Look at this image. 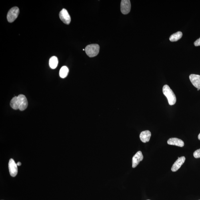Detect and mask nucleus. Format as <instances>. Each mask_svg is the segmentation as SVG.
I'll use <instances>...</instances> for the list:
<instances>
[{
	"instance_id": "nucleus-1",
	"label": "nucleus",
	"mask_w": 200,
	"mask_h": 200,
	"mask_svg": "<svg viewBox=\"0 0 200 200\" xmlns=\"http://www.w3.org/2000/svg\"><path fill=\"white\" fill-rule=\"evenodd\" d=\"M162 91L163 94L168 99L169 105H175L176 101H177V98H176L175 93L170 88L169 86L167 85L164 86L163 87Z\"/></svg>"
},
{
	"instance_id": "nucleus-13",
	"label": "nucleus",
	"mask_w": 200,
	"mask_h": 200,
	"mask_svg": "<svg viewBox=\"0 0 200 200\" xmlns=\"http://www.w3.org/2000/svg\"><path fill=\"white\" fill-rule=\"evenodd\" d=\"M58 64V58L55 56H53L50 59L49 65L50 67L52 69H55L57 67Z\"/></svg>"
},
{
	"instance_id": "nucleus-3",
	"label": "nucleus",
	"mask_w": 200,
	"mask_h": 200,
	"mask_svg": "<svg viewBox=\"0 0 200 200\" xmlns=\"http://www.w3.org/2000/svg\"><path fill=\"white\" fill-rule=\"evenodd\" d=\"M19 13V9L17 7H14L10 9L8 13L7 19L10 23L13 22L17 19Z\"/></svg>"
},
{
	"instance_id": "nucleus-19",
	"label": "nucleus",
	"mask_w": 200,
	"mask_h": 200,
	"mask_svg": "<svg viewBox=\"0 0 200 200\" xmlns=\"http://www.w3.org/2000/svg\"><path fill=\"white\" fill-rule=\"evenodd\" d=\"M17 165V166H21V163L20 162H18Z\"/></svg>"
},
{
	"instance_id": "nucleus-16",
	"label": "nucleus",
	"mask_w": 200,
	"mask_h": 200,
	"mask_svg": "<svg viewBox=\"0 0 200 200\" xmlns=\"http://www.w3.org/2000/svg\"><path fill=\"white\" fill-rule=\"evenodd\" d=\"M69 73V69L66 66L62 67L60 70L59 75L62 78H64L67 77Z\"/></svg>"
},
{
	"instance_id": "nucleus-9",
	"label": "nucleus",
	"mask_w": 200,
	"mask_h": 200,
	"mask_svg": "<svg viewBox=\"0 0 200 200\" xmlns=\"http://www.w3.org/2000/svg\"><path fill=\"white\" fill-rule=\"evenodd\" d=\"M143 158L142 153L141 151L138 152L133 156L132 158V168L137 167L140 163L142 161Z\"/></svg>"
},
{
	"instance_id": "nucleus-6",
	"label": "nucleus",
	"mask_w": 200,
	"mask_h": 200,
	"mask_svg": "<svg viewBox=\"0 0 200 200\" xmlns=\"http://www.w3.org/2000/svg\"><path fill=\"white\" fill-rule=\"evenodd\" d=\"M8 167L10 175L12 177H15L18 173L17 165L13 159H10Z\"/></svg>"
},
{
	"instance_id": "nucleus-10",
	"label": "nucleus",
	"mask_w": 200,
	"mask_h": 200,
	"mask_svg": "<svg viewBox=\"0 0 200 200\" xmlns=\"http://www.w3.org/2000/svg\"><path fill=\"white\" fill-rule=\"evenodd\" d=\"M189 79L192 85L200 90V75L191 74L189 76Z\"/></svg>"
},
{
	"instance_id": "nucleus-21",
	"label": "nucleus",
	"mask_w": 200,
	"mask_h": 200,
	"mask_svg": "<svg viewBox=\"0 0 200 200\" xmlns=\"http://www.w3.org/2000/svg\"><path fill=\"white\" fill-rule=\"evenodd\" d=\"M197 90H198V91H199V89H197Z\"/></svg>"
},
{
	"instance_id": "nucleus-22",
	"label": "nucleus",
	"mask_w": 200,
	"mask_h": 200,
	"mask_svg": "<svg viewBox=\"0 0 200 200\" xmlns=\"http://www.w3.org/2000/svg\"></svg>"
},
{
	"instance_id": "nucleus-7",
	"label": "nucleus",
	"mask_w": 200,
	"mask_h": 200,
	"mask_svg": "<svg viewBox=\"0 0 200 200\" xmlns=\"http://www.w3.org/2000/svg\"><path fill=\"white\" fill-rule=\"evenodd\" d=\"M19 104V109L20 111H23L27 108L28 106V102L27 98L23 95H19L18 97Z\"/></svg>"
},
{
	"instance_id": "nucleus-14",
	"label": "nucleus",
	"mask_w": 200,
	"mask_h": 200,
	"mask_svg": "<svg viewBox=\"0 0 200 200\" xmlns=\"http://www.w3.org/2000/svg\"><path fill=\"white\" fill-rule=\"evenodd\" d=\"M10 105L12 108L15 110L19 109V104L18 97H13L10 102Z\"/></svg>"
},
{
	"instance_id": "nucleus-15",
	"label": "nucleus",
	"mask_w": 200,
	"mask_h": 200,
	"mask_svg": "<svg viewBox=\"0 0 200 200\" xmlns=\"http://www.w3.org/2000/svg\"><path fill=\"white\" fill-rule=\"evenodd\" d=\"M182 33L181 32H178L173 34L169 38V40L171 42H176L178 41L182 37Z\"/></svg>"
},
{
	"instance_id": "nucleus-8",
	"label": "nucleus",
	"mask_w": 200,
	"mask_h": 200,
	"mask_svg": "<svg viewBox=\"0 0 200 200\" xmlns=\"http://www.w3.org/2000/svg\"><path fill=\"white\" fill-rule=\"evenodd\" d=\"M185 158L184 157H178L172 167L171 171L173 172L177 171L185 162Z\"/></svg>"
},
{
	"instance_id": "nucleus-11",
	"label": "nucleus",
	"mask_w": 200,
	"mask_h": 200,
	"mask_svg": "<svg viewBox=\"0 0 200 200\" xmlns=\"http://www.w3.org/2000/svg\"><path fill=\"white\" fill-rule=\"evenodd\" d=\"M167 143L169 145H175L181 147H182L184 146V143L183 141L177 138H170L168 140Z\"/></svg>"
},
{
	"instance_id": "nucleus-20",
	"label": "nucleus",
	"mask_w": 200,
	"mask_h": 200,
	"mask_svg": "<svg viewBox=\"0 0 200 200\" xmlns=\"http://www.w3.org/2000/svg\"><path fill=\"white\" fill-rule=\"evenodd\" d=\"M198 138L199 140H200V133L198 135Z\"/></svg>"
},
{
	"instance_id": "nucleus-23",
	"label": "nucleus",
	"mask_w": 200,
	"mask_h": 200,
	"mask_svg": "<svg viewBox=\"0 0 200 200\" xmlns=\"http://www.w3.org/2000/svg\"></svg>"
},
{
	"instance_id": "nucleus-2",
	"label": "nucleus",
	"mask_w": 200,
	"mask_h": 200,
	"mask_svg": "<svg viewBox=\"0 0 200 200\" xmlns=\"http://www.w3.org/2000/svg\"><path fill=\"white\" fill-rule=\"evenodd\" d=\"M99 46L97 44H92L87 46L85 49L86 53L89 57H96L99 53Z\"/></svg>"
},
{
	"instance_id": "nucleus-17",
	"label": "nucleus",
	"mask_w": 200,
	"mask_h": 200,
	"mask_svg": "<svg viewBox=\"0 0 200 200\" xmlns=\"http://www.w3.org/2000/svg\"><path fill=\"white\" fill-rule=\"evenodd\" d=\"M193 156L196 158H200V149L196 150L193 153Z\"/></svg>"
},
{
	"instance_id": "nucleus-5",
	"label": "nucleus",
	"mask_w": 200,
	"mask_h": 200,
	"mask_svg": "<svg viewBox=\"0 0 200 200\" xmlns=\"http://www.w3.org/2000/svg\"><path fill=\"white\" fill-rule=\"evenodd\" d=\"M59 18L66 24L69 25L71 22V18L67 10L63 9L59 13Z\"/></svg>"
},
{
	"instance_id": "nucleus-12",
	"label": "nucleus",
	"mask_w": 200,
	"mask_h": 200,
	"mask_svg": "<svg viewBox=\"0 0 200 200\" xmlns=\"http://www.w3.org/2000/svg\"><path fill=\"white\" fill-rule=\"evenodd\" d=\"M151 136V132L147 130L142 132L140 135V138L142 142L146 143L149 141Z\"/></svg>"
},
{
	"instance_id": "nucleus-4",
	"label": "nucleus",
	"mask_w": 200,
	"mask_h": 200,
	"mask_svg": "<svg viewBox=\"0 0 200 200\" xmlns=\"http://www.w3.org/2000/svg\"><path fill=\"white\" fill-rule=\"evenodd\" d=\"M131 9V2L129 0H122L121 5V12L124 15L128 14L130 12Z\"/></svg>"
},
{
	"instance_id": "nucleus-18",
	"label": "nucleus",
	"mask_w": 200,
	"mask_h": 200,
	"mask_svg": "<svg viewBox=\"0 0 200 200\" xmlns=\"http://www.w3.org/2000/svg\"><path fill=\"white\" fill-rule=\"evenodd\" d=\"M194 45L196 47H198V46H200V38L199 39H198L197 41L195 42Z\"/></svg>"
}]
</instances>
